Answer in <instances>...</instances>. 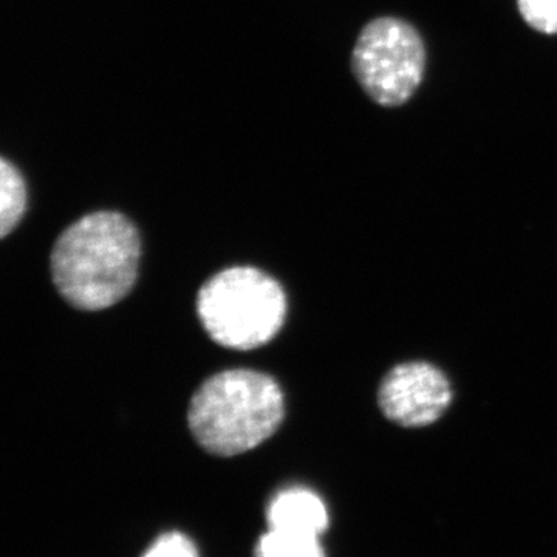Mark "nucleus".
I'll list each match as a JSON object with an SVG mask.
<instances>
[{
    "instance_id": "f03ea898",
    "label": "nucleus",
    "mask_w": 557,
    "mask_h": 557,
    "mask_svg": "<svg viewBox=\"0 0 557 557\" xmlns=\"http://www.w3.org/2000/svg\"><path fill=\"white\" fill-rule=\"evenodd\" d=\"M285 401L276 380L256 370L215 373L205 381L188 410V423L201 448L215 456H239L277 431Z\"/></svg>"
},
{
    "instance_id": "f257e3e1",
    "label": "nucleus",
    "mask_w": 557,
    "mask_h": 557,
    "mask_svg": "<svg viewBox=\"0 0 557 557\" xmlns=\"http://www.w3.org/2000/svg\"><path fill=\"white\" fill-rule=\"evenodd\" d=\"M141 240L126 215L97 211L84 215L58 237L51 276L75 309L97 311L129 295L138 277Z\"/></svg>"
},
{
    "instance_id": "423d86ee",
    "label": "nucleus",
    "mask_w": 557,
    "mask_h": 557,
    "mask_svg": "<svg viewBox=\"0 0 557 557\" xmlns=\"http://www.w3.org/2000/svg\"><path fill=\"white\" fill-rule=\"evenodd\" d=\"M269 530L321 537L329 528L324 502L309 487L293 486L271 498L267 508Z\"/></svg>"
},
{
    "instance_id": "6e6552de",
    "label": "nucleus",
    "mask_w": 557,
    "mask_h": 557,
    "mask_svg": "<svg viewBox=\"0 0 557 557\" xmlns=\"http://www.w3.org/2000/svg\"><path fill=\"white\" fill-rule=\"evenodd\" d=\"M255 557H325L321 537L269 530L259 539Z\"/></svg>"
},
{
    "instance_id": "1a4fd4ad",
    "label": "nucleus",
    "mask_w": 557,
    "mask_h": 557,
    "mask_svg": "<svg viewBox=\"0 0 557 557\" xmlns=\"http://www.w3.org/2000/svg\"><path fill=\"white\" fill-rule=\"evenodd\" d=\"M523 21L534 30L557 35V0H518Z\"/></svg>"
},
{
    "instance_id": "39448f33",
    "label": "nucleus",
    "mask_w": 557,
    "mask_h": 557,
    "mask_svg": "<svg viewBox=\"0 0 557 557\" xmlns=\"http://www.w3.org/2000/svg\"><path fill=\"white\" fill-rule=\"evenodd\" d=\"M453 387L445 373L424 361L403 362L381 380L379 406L383 416L401 428H424L445 416Z\"/></svg>"
},
{
    "instance_id": "20e7f679",
    "label": "nucleus",
    "mask_w": 557,
    "mask_h": 557,
    "mask_svg": "<svg viewBox=\"0 0 557 557\" xmlns=\"http://www.w3.org/2000/svg\"><path fill=\"white\" fill-rule=\"evenodd\" d=\"M426 51L408 22L380 17L361 32L351 54V70L376 104L397 108L412 98L423 79Z\"/></svg>"
},
{
    "instance_id": "7ed1b4c3",
    "label": "nucleus",
    "mask_w": 557,
    "mask_h": 557,
    "mask_svg": "<svg viewBox=\"0 0 557 557\" xmlns=\"http://www.w3.org/2000/svg\"><path fill=\"white\" fill-rule=\"evenodd\" d=\"M197 314L219 346L251 350L269 344L284 327L287 296L265 271L233 267L200 288Z\"/></svg>"
},
{
    "instance_id": "9d476101",
    "label": "nucleus",
    "mask_w": 557,
    "mask_h": 557,
    "mask_svg": "<svg viewBox=\"0 0 557 557\" xmlns=\"http://www.w3.org/2000/svg\"><path fill=\"white\" fill-rule=\"evenodd\" d=\"M141 557H199L196 544L178 531L163 534Z\"/></svg>"
},
{
    "instance_id": "0eeeda50",
    "label": "nucleus",
    "mask_w": 557,
    "mask_h": 557,
    "mask_svg": "<svg viewBox=\"0 0 557 557\" xmlns=\"http://www.w3.org/2000/svg\"><path fill=\"white\" fill-rule=\"evenodd\" d=\"M27 208V185L21 171L9 160H0V236L20 225Z\"/></svg>"
}]
</instances>
